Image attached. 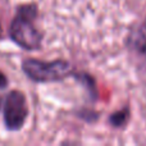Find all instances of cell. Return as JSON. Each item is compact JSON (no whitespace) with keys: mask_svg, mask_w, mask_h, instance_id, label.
I'll list each match as a JSON object with an SVG mask.
<instances>
[{"mask_svg":"<svg viewBox=\"0 0 146 146\" xmlns=\"http://www.w3.org/2000/svg\"><path fill=\"white\" fill-rule=\"evenodd\" d=\"M72 76L87 90V94L91 96L92 100L98 99V88H96L95 85V80L88 73H74V74L72 73Z\"/></svg>","mask_w":146,"mask_h":146,"instance_id":"4","label":"cell"},{"mask_svg":"<svg viewBox=\"0 0 146 146\" xmlns=\"http://www.w3.org/2000/svg\"><path fill=\"white\" fill-rule=\"evenodd\" d=\"M8 85V80L1 72H0V88H4Z\"/></svg>","mask_w":146,"mask_h":146,"instance_id":"6","label":"cell"},{"mask_svg":"<svg viewBox=\"0 0 146 146\" xmlns=\"http://www.w3.org/2000/svg\"><path fill=\"white\" fill-rule=\"evenodd\" d=\"M22 69L28 78L40 83L56 82L67 78L68 76H72L73 73L72 64L63 59L45 62L30 58L23 62Z\"/></svg>","mask_w":146,"mask_h":146,"instance_id":"2","label":"cell"},{"mask_svg":"<svg viewBox=\"0 0 146 146\" xmlns=\"http://www.w3.org/2000/svg\"><path fill=\"white\" fill-rule=\"evenodd\" d=\"M28 117V105L23 92L12 91L4 103V123L10 131H18L26 123Z\"/></svg>","mask_w":146,"mask_h":146,"instance_id":"3","label":"cell"},{"mask_svg":"<svg viewBox=\"0 0 146 146\" xmlns=\"http://www.w3.org/2000/svg\"><path fill=\"white\" fill-rule=\"evenodd\" d=\"M0 35H1V25H0Z\"/></svg>","mask_w":146,"mask_h":146,"instance_id":"7","label":"cell"},{"mask_svg":"<svg viewBox=\"0 0 146 146\" xmlns=\"http://www.w3.org/2000/svg\"><path fill=\"white\" fill-rule=\"evenodd\" d=\"M36 15L37 7L35 4L23 5L18 9L17 17L10 25L12 40L26 50H36L41 46L42 35L33 25Z\"/></svg>","mask_w":146,"mask_h":146,"instance_id":"1","label":"cell"},{"mask_svg":"<svg viewBox=\"0 0 146 146\" xmlns=\"http://www.w3.org/2000/svg\"><path fill=\"white\" fill-rule=\"evenodd\" d=\"M129 119V106H124L121 110H117L114 113H111V115L109 117V123L115 128H122L127 124Z\"/></svg>","mask_w":146,"mask_h":146,"instance_id":"5","label":"cell"}]
</instances>
